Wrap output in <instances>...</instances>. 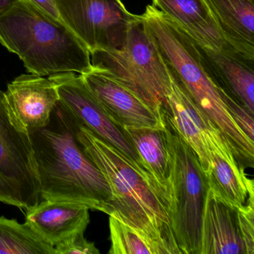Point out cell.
Instances as JSON below:
<instances>
[{
	"label": "cell",
	"mask_w": 254,
	"mask_h": 254,
	"mask_svg": "<svg viewBox=\"0 0 254 254\" xmlns=\"http://www.w3.org/2000/svg\"><path fill=\"white\" fill-rule=\"evenodd\" d=\"M73 118L77 140L111 189L112 197L105 213L136 230L154 247L157 254H181L169 221V199L155 181Z\"/></svg>",
	"instance_id": "1"
},
{
	"label": "cell",
	"mask_w": 254,
	"mask_h": 254,
	"mask_svg": "<svg viewBox=\"0 0 254 254\" xmlns=\"http://www.w3.org/2000/svg\"><path fill=\"white\" fill-rule=\"evenodd\" d=\"M41 198L106 212L112 197L108 181L77 140L73 117L58 102L46 127L29 133Z\"/></svg>",
	"instance_id": "2"
},
{
	"label": "cell",
	"mask_w": 254,
	"mask_h": 254,
	"mask_svg": "<svg viewBox=\"0 0 254 254\" xmlns=\"http://www.w3.org/2000/svg\"><path fill=\"white\" fill-rule=\"evenodd\" d=\"M0 43L17 55L28 72L40 76L82 74L93 68L87 47L63 23L18 0L0 17Z\"/></svg>",
	"instance_id": "3"
},
{
	"label": "cell",
	"mask_w": 254,
	"mask_h": 254,
	"mask_svg": "<svg viewBox=\"0 0 254 254\" xmlns=\"http://www.w3.org/2000/svg\"><path fill=\"white\" fill-rule=\"evenodd\" d=\"M92 66L105 72L137 96L156 114L171 88L170 69L141 16L135 20L124 45L118 50L90 53Z\"/></svg>",
	"instance_id": "4"
},
{
	"label": "cell",
	"mask_w": 254,
	"mask_h": 254,
	"mask_svg": "<svg viewBox=\"0 0 254 254\" xmlns=\"http://www.w3.org/2000/svg\"><path fill=\"white\" fill-rule=\"evenodd\" d=\"M165 120L172 164L171 227L181 254H200L202 220L209 190L207 181L194 151L166 117Z\"/></svg>",
	"instance_id": "5"
},
{
	"label": "cell",
	"mask_w": 254,
	"mask_h": 254,
	"mask_svg": "<svg viewBox=\"0 0 254 254\" xmlns=\"http://www.w3.org/2000/svg\"><path fill=\"white\" fill-rule=\"evenodd\" d=\"M64 23L87 47L96 50L121 48L129 29L139 15L127 11L121 0H56Z\"/></svg>",
	"instance_id": "6"
},
{
	"label": "cell",
	"mask_w": 254,
	"mask_h": 254,
	"mask_svg": "<svg viewBox=\"0 0 254 254\" xmlns=\"http://www.w3.org/2000/svg\"><path fill=\"white\" fill-rule=\"evenodd\" d=\"M200 254H254V203L239 209L209 189Z\"/></svg>",
	"instance_id": "7"
},
{
	"label": "cell",
	"mask_w": 254,
	"mask_h": 254,
	"mask_svg": "<svg viewBox=\"0 0 254 254\" xmlns=\"http://www.w3.org/2000/svg\"><path fill=\"white\" fill-rule=\"evenodd\" d=\"M169 69L172 82L163 105V114L194 151L204 173L210 166L212 151L231 163H239L227 142Z\"/></svg>",
	"instance_id": "8"
},
{
	"label": "cell",
	"mask_w": 254,
	"mask_h": 254,
	"mask_svg": "<svg viewBox=\"0 0 254 254\" xmlns=\"http://www.w3.org/2000/svg\"><path fill=\"white\" fill-rule=\"evenodd\" d=\"M0 174L12 188L22 209L39 203L41 185L29 133L17 130L10 121L5 93L0 90Z\"/></svg>",
	"instance_id": "9"
},
{
	"label": "cell",
	"mask_w": 254,
	"mask_h": 254,
	"mask_svg": "<svg viewBox=\"0 0 254 254\" xmlns=\"http://www.w3.org/2000/svg\"><path fill=\"white\" fill-rule=\"evenodd\" d=\"M49 78L57 89L59 102L71 115L145 171L124 132L105 114L84 82L82 75L65 72L52 75Z\"/></svg>",
	"instance_id": "10"
},
{
	"label": "cell",
	"mask_w": 254,
	"mask_h": 254,
	"mask_svg": "<svg viewBox=\"0 0 254 254\" xmlns=\"http://www.w3.org/2000/svg\"><path fill=\"white\" fill-rule=\"evenodd\" d=\"M4 93L11 124L27 133L46 127L59 102L53 81L32 73L17 77L8 84Z\"/></svg>",
	"instance_id": "11"
},
{
	"label": "cell",
	"mask_w": 254,
	"mask_h": 254,
	"mask_svg": "<svg viewBox=\"0 0 254 254\" xmlns=\"http://www.w3.org/2000/svg\"><path fill=\"white\" fill-rule=\"evenodd\" d=\"M83 79L110 120L119 127H160L164 114L158 115L137 96L102 71L93 66Z\"/></svg>",
	"instance_id": "12"
},
{
	"label": "cell",
	"mask_w": 254,
	"mask_h": 254,
	"mask_svg": "<svg viewBox=\"0 0 254 254\" xmlns=\"http://www.w3.org/2000/svg\"><path fill=\"white\" fill-rule=\"evenodd\" d=\"M199 50L203 65L218 88L254 115V62L229 45L218 52L200 47Z\"/></svg>",
	"instance_id": "13"
},
{
	"label": "cell",
	"mask_w": 254,
	"mask_h": 254,
	"mask_svg": "<svg viewBox=\"0 0 254 254\" xmlns=\"http://www.w3.org/2000/svg\"><path fill=\"white\" fill-rule=\"evenodd\" d=\"M89 210L76 203L43 200L26 211V222L55 248L75 235L84 233L90 223Z\"/></svg>",
	"instance_id": "14"
},
{
	"label": "cell",
	"mask_w": 254,
	"mask_h": 254,
	"mask_svg": "<svg viewBox=\"0 0 254 254\" xmlns=\"http://www.w3.org/2000/svg\"><path fill=\"white\" fill-rule=\"evenodd\" d=\"M151 1L201 48L218 52L227 45L204 0Z\"/></svg>",
	"instance_id": "15"
},
{
	"label": "cell",
	"mask_w": 254,
	"mask_h": 254,
	"mask_svg": "<svg viewBox=\"0 0 254 254\" xmlns=\"http://www.w3.org/2000/svg\"><path fill=\"white\" fill-rule=\"evenodd\" d=\"M227 45L254 62V0H204Z\"/></svg>",
	"instance_id": "16"
},
{
	"label": "cell",
	"mask_w": 254,
	"mask_h": 254,
	"mask_svg": "<svg viewBox=\"0 0 254 254\" xmlns=\"http://www.w3.org/2000/svg\"><path fill=\"white\" fill-rule=\"evenodd\" d=\"M122 130L137 153L144 169L169 200L172 164L166 124L160 127H123Z\"/></svg>",
	"instance_id": "17"
},
{
	"label": "cell",
	"mask_w": 254,
	"mask_h": 254,
	"mask_svg": "<svg viewBox=\"0 0 254 254\" xmlns=\"http://www.w3.org/2000/svg\"><path fill=\"white\" fill-rule=\"evenodd\" d=\"M205 175L209 190L230 206L239 209L254 203V181L237 163H231L212 151Z\"/></svg>",
	"instance_id": "18"
},
{
	"label": "cell",
	"mask_w": 254,
	"mask_h": 254,
	"mask_svg": "<svg viewBox=\"0 0 254 254\" xmlns=\"http://www.w3.org/2000/svg\"><path fill=\"white\" fill-rule=\"evenodd\" d=\"M0 254H57L27 224L0 217Z\"/></svg>",
	"instance_id": "19"
},
{
	"label": "cell",
	"mask_w": 254,
	"mask_h": 254,
	"mask_svg": "<svg viewBox=\"0 0 254 254\" xmlns=\"http://www.w3.org/2000/svg\"><path fill=\"white\" fill-rule=\"evenodd\" d=\"M111 247L109 254H157L154 247L136 230L110 216Z\"/></svg>",
	"instance_id": "20"
},
{
	"label": "cell",
	"mask_w": 254,
	"mask_h": 254,
	"mask_svg": "<svg viewBox=\"0 0 254 254\" xmlns=\"http://www.w3.org/2000/svg\"><path fill=\"white\" fill-rule=\"evenodd\" d=\"M221 92L224 96V102L227 104V108L235 123L240 127L241 130L245 133V135L251 140L254 142V115L239 102L232 99L224 92Z\"/></svg>",
	"instance_id": "21"
},
{
	"label": "cell",
	"mask_w": 254,
	"mask_h": 254,
	"mask_svg": "<svg viewBox=\"0 0 254 254\" xmlns=\"http://www.w3.org/2000/svg\"><path fill=\"white\" fill-rule=\"evenodd\" d=\"M57 254H99L100 251L93 242L84 237V233H79L55 247Z\"/></svg>",
	"instance_id": "22"
},
{
	"label": "cell",
	"mask_w": 254,
	"mask_h": 254,
	"mask_svg": "<svg viewBox=\"0 0 254 254\" xmlns=\"http://www.w3.org/2000/svg\"><path fill=\"white\" fill-rule=\"evenodd\" d=\"M26 1L47 17H50L59 23L64 24L59 14L56 0H26Z\"/></svg>",
	"instance_id": "23"
},
{
	"label": "cell",
	"mask_w": 254,
	"mask_h": 254,
	"mask_svg": "<svg viewBox=\"0 0 254 254\" xmlns=\"http://www.w3.org/2000/svg\"><path fill=\"white\" fill-rule=\"evenodd\" d=\"M0 202L22 209L21 204L16 198L12 188L1 174H0Z\"/></svg>",
	"instance_id": "24"
},
{
	"label": "cell",
	"mask_w": 254,
	"mask_h": 254,
	"mask_svg": "<svg viewBox=\"0 0 254 254\" xmlns=\"http://www.w3.org/2000/svg\"><path fill=\"white\" fill-rule=\"evenodd\" d=\"M18 0H0V17L5 15Z\"/></svg>",
	"instance_id": "25"
}]
</instances>
